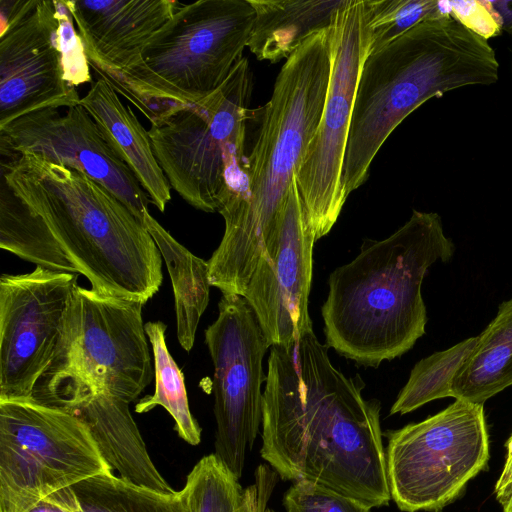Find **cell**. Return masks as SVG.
I'll return each instance as SVG.
<instances>
[{
    "label": "cell",
    "mask_w": 512,
    "mask_h": 512,
    "mask_svg": "<svg viewBox=\"0 0 512 512\" xmlns=\"http://www.w3.org/2000/svg\"><path fill=\"white\" fill-rule=\"evenodd\" d=\"M54 4L65 79L70 86L76 88L80 84L91 81V66L66 0H54Z\"/></svg>",
    "instance_id": "cell-30"
},
{
    "label": "cell",
    "mask_w": 512,
    "mask_h": 512,
    "mask_svg": "<svg viewBox=\"0 0 512 512\" xmlns=\"http://www.w3.org/2000/svg\"><path fill=\"white\" fill-rule=\"evenodd\" d=\"M506 458L494 486V495L502 512H512V434L505 443Z\"/></svg>",
    "instance_id": "cell-34"
},
{
    "label": "cell",
    "mask_w": 512,
    "mask_h": 512,
    "mask_svg": "<svg viewBox=\"0 0 512 512\" xmlns=\"http://www.w3.org/2000/svg\"><path fill=\"white\" fill-rule=\"evenodd\" d=\"M0 247L36 266L77 273L45 223L12 193L3 180L0 196Z\"/></svg>",
    "instance_id": "cell-23"
},
{
    "label": "cell",
    "mask_w": 512,
    "mask_h": 512,
    "mask_svg": "<svg viewBox=\"0 0 512 512\" xmlns=\"http://www.w3.org/2000/svg\"><path fill=\"white\" fill-rule=\"evenodd\" d=\"M166 329L162 321L145 324L153 352L155 390L152 395L141 398L134 410L142 414L157 406L163 407L173 418L179 437L195 446L201 442L202 430L189 408L184 374L167 347Z\"/></svg>",
    "instance_id": "cell-24"
},
{
    "label": "cell",
    "mask_w": 512,
    "mask_h": 512,
    "mask_svg": "<svg viewBox=\"0 0 512 512\" xmlns=\"http://www.w3.org/2000/svg\"><path fill=\"white\" fill-rule=\"evenodd\" d=\"M279 476L269 465H259L255 470V482L246 488L250 512H275L268 506L270 496Z\"/></svg>",
    "instance_id": "cell-32"
},
{
    "label": "cell",
    "mask_w": 512,
    "mask_h": 512,
    "mask_svg": "<svg viewBox=\"0 0 512 512\" xmlns=\"http://www.w3.org/2000/svg\"><path fill=\"white\" fill-rule=\"evenodd\" d=\"M314 230L294 178L243 297L271 346H289L313 331L309 294Z\"/></svg>",
    "instance_id": "cell-14"
},
{
    "label": "cell",
    "mask_w": 512,
    "mask_h": 512,
    "mask_svg": "<svg viewBox=\"0 0 512 512\" xmlns=\"http://www.w3.org/2000/svg\"><path fill=\"white\" fill-rule=\"evenodd\" d=\"M255 17L247 47L258 60L287 59L313 34L331 27L349 0H249Z\"/></svg>",
    "instance_id": "cell-20"
},
{
    "label": "cell",
    "mask_w": 512,
    "mask_h": 512,
    "mask_svg": "<svg viewBox=\"0 0 512 512\" xmlns=\"http://www.w3.org/2000/svg\"><path fill=\"white\" fill-rule=\"evenodd\" d=\"M144 305L77 285L60 346L33 399L52 404L73 393L105 392L135 401L154 375Z\"/></svg>",
    "instance_id": "cell-8"
},
{
    "label": "cell",
    "mask_w": 512,
    "mask_h": 512,
    "mask_svg": "<svg viewBox=\"0 0 512 512\" xmlns=\"http://www.w3.org/2000/svg\"><path fill=\"white\" fill-rule=\"evenodd\" d=\"M313 331L271 346L260 456L282 481H309L366 506L389 505L381 403L336 368Z\"/></svg>",
    "instance_id": "cell-1"
},
{
    "label": "cell",
    "mask_w": 512,
    "mask_h": 512,
    "mask_svg": "<svg viewBox=\"0 0 512 512\" xmlns=\"http://www.w3.org/2000/svg\"><path fill=\"white\" fill-rule=\"evenodd\" d=\"M77 273L36 266L0 278V401L33 399L60 346Z\"/></svg>",
    "instance_id": "cell-13"
},
{
    "label": "cell",
    "mask_w": 512,
    "mask_h": 512,
    "mask_svg": "<svg viewBox=\"0 0 512 512\" xmlns=\"http://www.w3.org/2000/svg\"><path fill=\"white\" fill-rule=\"evenodd\" d=\"M254 17L249 0L181 5L127 63L96 73L153 123L227 79L243 59Z\"/></svg>",
    "instance_id": "cell-6"
},
{
    "label": "cell",
    "mask_w": 512,
    "mask_h": 512,
    "mask_svg": "<svg viewBox=\"0 0 512 512\" xmlns=\"http://www.w3.org/2000/svg\"><path fill=\"white\" fill-rule=\"evenodd\" d=\"M205 343L214 366V454L240 479L262 424L263 359L271 344L238 294H222Z\"/></svg>",
    "instance_id": "cell-12"
},
{
    "label": "cell",
    "mask_w": 512,
    "mask_h": 512,
    "mask_svg": "<svg viewBox=\"0 0 512 512\" xmlns=\"http://www.w3.org/2000/svg\"><path fill=\"white\" fill-rule=\"evenodd\" d=\"M286 512H370L362 502L344 496L324 486L301 480L292 485L283 495Z\"/></svg>",
    "instance_id": "cell-29"
},
{
    "label": "cell",
    "mask_w": 512,
    "mask_h": 512,
    "mask_svg": "<svg viewBox=\"0 0 512 512\" xmlns=\"http://www.w3.org/2000/svg\"><path fill=\"white\" fill-rule=\"evenodd\" d=\"M488 41L450 16L426 20L371 51L362 66L341 175L345 199L364 184L395 128L433 97L498 80Z\"/></svg>",
    "instance_id": "cell-5"
},
{
    "label": "cell",
    "mask_w": 512,
    "mask_h": 512,
    "mask_svg": "<svg viewBox=\"0 0 512 512\" xmlns=\"http://www.w3.org/2000/svg\"><path fill=\"white\" fill-rule=\"evenodd\" d=\"M454 251L434 212L413 210L387 238L365 240L359 254L329 276L321 308L326 345L373 368L408 352L425 334L423 279Z\"/></svg>",
    "instance_id": "cell-3"
},
{
    "label": "cell",
    "mask_w": 512,
    "mask_h": 512,
    "mask_svg": "<svg viewBox=\"0 0 512 512\" xmlns=\"http://www.w3.org/2000/svg\"><path fill=\"white\" fill-rule=\"evenodd\" d=\"M39 0H0V34L21 20Z\"/></svg>",
    "instance_id": "cell-35"
},
{
    "label": "cell",
    "mask_w": 512,
    "mask_h": 512,
    "mask_svg": "<svg viewBox=\"0 0 512 512\" xmlns=\"http://www.w3.org/2000/svg\"><path fill=\"white\" fill-rule=\"evenodd\" d=\"M251 93L243 57L210 95L151 123L153 151L170 187L195 209L218 212L242 182Z\"/></svg>",
    "instance_id": "cell-7"
},
{
    "label": "cell",
    "mask_w": 512,
    "mask_h": 512,
    "mask_svg": "<svg viewBox=\"0 0 512 512\" xmlns=\"http://www.w3.org/2000/svg\"><path fill=\"white\" fill-rule=\"evenodd\" d=\"M98 125L105 140L131 170L158 210L171 199L170 184L154 154L151 138L130 106L98 78L79 102Z\"/></svg>",
    "instance_id": "cell-19"
},
{
    "label": "cell",
    "mask_w": 512,
    "mask_h": 512,
    "mask_svg": "<svg viewBox=\"0 0 512 512\" xmlns=\"http://www.w3.org/2000/svg\"><path fill=\"white\" fill-rule=\"evenodd\" d=\"M82 512H190L185 491L164 493L101 474L73 486Z\"/></svg>",
    "instance_id": "cell-25"
},
{
    "label": "cell",
    "mask_w": 512,
    "mask_h": 512,
    "mask_svg": "<svg viewBox=\"0 0 512 512\" xmlns=\"http://www.w3.org/2000/svg\"><path fill=\"white\" fill-rule=\"evenodd\" d=\"M391 499L403 512H442L487 470L489 433L482 404L455 400L420 422L387 430Z\"/></svg>",
    "instance_id": "cell-10"
},
{
    "label": "cell",
    "mask_w": 512,
    "mask_h": 512,
    "mask_svg": "<svg viewBox=\"0 0 512 512\" xmlns=\"http://www.w3.org/2000/svg\"><path fill=\"white\" fill-rule=\"evenodd\" d=\"M27 512H82V508L71 486L49 494Z\"/></svg>",
    "instance_id": "cell-33"
},
{
    "label": "cell",
    "mask_w": 512,
    "mask_h": 512,
    "mask_svg": "<svg viewBox=\"0 0 512 512\" xmlns=\"http://www.w3.org/2000/svg\"><path fill=\"white\" fill-rule=\"evenodd\" d=\"M450 16L477 35L488 40L501 28L486 1H449Z\"/></svg>",
    "instance_id": "cell-31"
},
{
    "label": "cell",
    "mask_w": 512,
    "mask_h": 512,
    "mask_svg": "<svg viewBox=\"0 0 512 512\" xmlns=\"http://www.w3.org/2000/svg\"><path fill=\"white\" fill-rule=\"evenodd\" d=\"M2 180L41 218L93 291L143 303L159 291V249L144 225L105 187L32 153L3 161Z\"/></svg>",
    "instance_id": "cell-4"
},
{
    "label": "cell",
    "mask_w": 512,
    "mask_h": 512,
    "mask_svg": "<svg viewBox=\"0 0 512 512\" xmlns=\"http://www.w3.org/2000/svg\"><path fill=\"white\" fill-rule=\"evenodd\" d=\"M476 343L477 336L470 337L418 361L393 403L390 415H404L433 400L451 397L453 378Z\"/></svg>",
    "instance_id": "cell-26"
},
{
    "label": "cell",
    "mask_w": 512,
    "mask_h": 512,
    "mask_svg": "<svg viewBox=\"0 0 512 512\" xmlns=\"http://www.w3.org/2000/svg\"><path fill=\"white\" fill-rule=\"evenodd\" d=\"M0 141L7 157L32 153L83 172L143 224L149 196L80 103L64 113L47 108L26 114L0 128Z\"/></svg>",
    "instance_id": "cell-15"
},
{
    "label": "cell",
    "mask_w": 512,
    "mask_h": 512,
    "mask_svg": "<svg viewBox=\"0 0 512 512\" xmlns=\"http://www.w3.org/2000/svg\"><path fill=\"white\" fill-rule=\"evenodd\" d=\"M486 3L496 17L501 31L512 35V0L486 1Z\"/></svg>",
    "instance_id": "cell-36"
},
{
    "label": "cell",
    "mask_w": 512,
    "mask_h": 512,
    "mask_svg": "<svg viewBox=\"0 0 512 512\" xmlns=\"http://www.w3.org/2000/svg\"><path fill=\"white\" fill-rule=\"evenodd\" d=\"M64 74L54 1L0 34V128L35 111L79 104Z\"/></svg>",
    "instance_id": "cell-16"
},
{
    "label": "cell",
    "mask_w": 512,
    "mask_h": 512,
    "mask_svg": "<svg viewBox=\"0 0 512 512\" xmlns=\"http://www.w3.org/2000/svg\"><path fill=\"white\" fill-rule=\"evenodd\" d=\"M512 385V298L500 304L495 318L477 336L470 356L457 371L451 397L484 404Z\"/></svg>",
    "instance_id": "cell-22"
},
{
    "label": "cell",
    "mask_w": 512,
    "mask_h": 512,
    "mask_svg": "<svg viewBox=\"0 0 512 512\" xmlns=\"http://www.w3.org/2000/svg\"><path fill=\"white\" fill-rule=\"evenodd\" d=\"M110 473L70 411L34 399L0 401V512H27L57 490Z\"/></svg>",
    "instance_id": "cell-9"
},
{
    "label": "cell",
    "mask_w": 512,
    "mask_h": 512,
    "mask_svg": "<svg viewBox=\"0 0 512 512\" xmlns=\"http://www.w3.org/2000/svg\"><path fill=\"white\" fill-rule=\"evenodd\" d=\"M330 72L329 29L310 36L280 69L271 98L261 109L241 185L218 210L225 229L208 268L211 286L222 294L243 296L249 284L317 130Z\"/></svg>",
    "instance_id": "cell-2"
},
{
    "label": "cell",
    "mask_w": 512,
    "mask_h": 512,
    "mask_svg": "<svg viewBox=\"0 0 512 512\" xmlns=\"http://www.w3.org/2000/svg\"><path fill=\"white\" fill-rule=\"evenodd\" d=\"M96 72L117 69L181 7L174 0H66Z\"/></svg>",
    "instance_id": "cell-17"
},
{
    "label": "cell",
    "mask_w": 512,
    "mask_h": 512,
    "mask_svg": "<svg viewBox=\"0 0 512 512\" xmlns=\"http://www.w3.org/2000/svg\"><path fill=\"white\" fill-rule=\"evenodd\" d=\"M331 72L317 130L295 178L316 239L327 235L346 199L341 175L360 72L371 36L364 0H349L329 28Z\"/></svg>",
    "instance_id": "cell-11"
},
{
    "label": "cell",
    "mask_w": 512,
    "mask_h": 512,
    "mask_svg": "<svg viewBox=\"0 0 512 512\" xmlns=\"http://www.w3.org/2000/svg\"><path fill=\"white\" fill-rule=\"evenodd\" d=\"M49 405L70 411L86 424L102 456L122 479L164 493L175 491L155 467L129 404L105 392H81Z\"/></svg>",
    "instance_id": "cell-18"
},
{
    "label": "cell",
    "mask_w": 512,
    "mask_h": 512,
    "mask_svg": "<svg viewBox=\"0 0 512 512\" xmlns=\"http://www.w3.org/2000/svg\"><path fill=\"white\" fill-rule=\"evenodd\" d=\"M183 490L190 512H250L246 489L214 453L194 465Z\"/></svg>",
    "instance_id": "cell-27"
},
{
    "label": "cell",
    "mask_w": 512,
    "mask_h": 512,
    "mask_svg": "<svg viewBox=\"0 0 512 512\" xmlns=\"http://www.w3.org/2000/svg\"><path fill=\"white\" fill-rule=\"evenodd\" d=\"M143 225L153 238L166 264L174 294L177 338L181 347L190 352L197 327L209 303L210 280L208 261L197 257L179 243L149 210Z\"/></svg>",
    "instance_id": "cell-21"
},
{
    "label": "cell",
    "mask_w": 512,
    "mask_h": 512,
    "mask_svg": "<svg viewBox=\"0 0 512 512\" xmlns=\"http://www.w3.org/2000/svg\"><path fill=\"white\" fill-rule=\"evenodd\" d=\"M364 2L371 36L370 52L387 45L421 22L450 16L448 0H364Z\"/></svg>",
    "instance_id": "cell-28"
}]
</instances>
